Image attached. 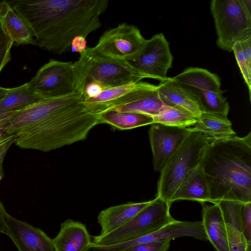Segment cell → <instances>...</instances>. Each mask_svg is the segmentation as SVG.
<instances>
[{
    "label": "cell",
    "mask_w": 251,
    "mask_h": 251,
    "mask_svg": "<svg viewBox=\"0 0 251 251\" xmlns=\"http://www.w3.org/2000/svg\"></svg>",
    "instance_id": "36"
},
{
    "label": "cell",
    "mask_w": 251,
    "mask_h": 251,
    "mask_svg": "<svg viewBox=\"0 0 251 251\" xmlns=\"http://www.w3.org/2000/svg\"><path fill=\"white\" fill-rule=\"evenodd\" d=\"M173 56L169 44L162 33L147 40L139 54L130 63L146 78L161 81L172 66Z\"/></svg>",
    "instance_id": "10"
},
{
    "label": "cell",
    "mask_w": 251,
    "mask_h": 251,
    "mask_svg": "<svg viewBox=\"0 0 251 251\" xmlns=\"http://www.w3.org/2000/svg\"><path fill=\"white\" fill-rule=\"evenodd\" d=\"M34 34L33 45L61 55L77 36L86 38L101 26L108 0H6Z\"/></svg>",
    "instance_id": "2"
},
{
    "label": "cell",
    "mask_w": 251,
    "mask_h": 251,
    "mask_svg": "<svg viewBox=\"0 0 251 251\" xmlns=\"http://www.w3.org/2000/svg\"><path fill=\"white\" fill-rule=\"evenodd\" d=\"M165 105L157 91L156 85L140 81L134 89L113 102L105 110L153 116Z\"/></svg>",
    "instance_id": "12"
},
{
    "label": "cell",
    "mask_w": 251,
    "mask_h": 251,
    "mask_svg": "<svg viewBox=\"0 0 251 251\" xmlns=\"http://www.w3.org/2000/svg\"><path fill=\"white\" fill-rule=\"evenodd\" d=\"M86 38L80 36H77L73 40L72 47L75 51L80 53L86 49Z\"/></svg>",
    "instance_id": "31"
},
{
    "label": "cell",
    "mask_w": 251,
    "mask_h": 251,
    "mask_svg": "<svg viewBox=\"0 0 251 251\" xmlns=\"http://www.w3.org/2000/svg\"><path fill=\"white\" fill-rule=\"evenodd\" d=\"M74 63V88L84 95L86 86L95 83L104 89L141 81L146 77L129 62L101 55L92 47L86 48Z\"/></svg>",
    "instance_id": "4"
},
{
    "label": "cell",
    "mask_w": 251,
    "mask_h": 251,
    "mask_svg": "<svg viewBox=\"0 0 251 251\" xmlns=\"http://www.w3.org/2000/svg\"><path fill=\"white\" fill-rule=\"evenodd\" d=\"M192 127H178L153 123L149 130L153 167L157 172L192 131Z\"/></svg>",
    "instance_id": "11"
},
{
    "label": "cell",
    "mask_w": 251,
    "mask_h": 251,
    "mask_svg": "<svg viewBox=\"0 0 251 251\" xmlns=\"http://www.w3.org/2000/svg\"><path fill=\"white\" fill-rule=\"evenodd\" d=\"M192 127L193 130L215 139L236 135L227 116L219 114L202 113Z\"/></svg>",
    "instance_id": "21"
},
{
    "label": "cell",
    "mask_w": 251,
    "mask_h": 251,
    "mask_svg": "<svg viewBox=\"0 0 251 251\" xmlns=\"http://www.w3.org/2000/svg\"><path fill=\"white\" fill-rule=\"evenodd\" d=\"M8 214L0 201V233H6L7 232V217Z\"/></svg>",
    "instance_id": "32"
},
{
    "label": "cell",
    "mask_w": 251,
    "mask_h": 251,
    "mask_svg": "<svg viewBox=\"0 0 251 251\" xmlns=\"http://www.w3.org/2000/svg\"><path fill=\"white\" fill-rule=\"evenodd\" d=\"M202 206L201 221L208 241L217 251H229L227 234L223 214L219 204Z\"/></svg>",
    "instance_id": "16"
},
{
    "label": "cell",
    "mask_w": 251,
    "mask_h": 251,
    "mask_svg": "<svg viewBox=\"0 0 251 251\" xmlns=\"http://www.w3.org/2000/svg\"><path fill=\"white\" fill-rule=\"evenodd\" d=\"M152 200L129 202L101 211L98 216V222L101 227L100 235L107 234L126 223L149 205Z\"/></svg>",
    "instance_id": "19"
},
{
    "label": "cell",
    "mask_w": 251,
    "mask_h": 251,
    "mask_svg": "<svg viewBox=\"0 0 251 251\" xmlns=\"http://www.w3.org/2000/svg\"><path fill=\"white\" fill-rule=\"evenodd\" d=\"M146 40L137 27L125 23L105 31L92 48L103 56L130 62L139 54Z\"/></svg>",
    "instance_id": "8"
},
{
    "label": "cell",
    "mask_w": 251,
    "mask_h": 251,
    "mask_svg": "<svg viewBox=\"0 0 251 251\" xmlns=\"http://www.w3.org/2000/svg\"><path fill=\"white\" fill-rule=\"evenodd\" d=\"M224 221L227 234L229 251H246L249 244L243 234L241 216L226 217Z\"/></svg>",
    "instance_id": "25"
},
{
    "label": "cell",
    "mask_w": 251,
    "mask_h": 251,
    "mask_svg": "<svg viewBox=\"0 0 251 251\" xmlns=\"http://www.w3.org/2000/svg\"><path fill=\"white\" fill-rule=\"evenodd\" d=\"M178 200L195 201L201 203L210 202L207 181L199 164L185 176L173 195L171 202Z\"/></svg>",
    "instance_id": "18"
},
{
    "label": "cell",
    "mask_w": 251,
    "mask_h": 251,
    "mask_svg": "<svg viewBox=\"0 0 251 251\" xmlns=\"http://www.w3.org/2000/svg\"><path fill=\"white\" fill-rule=\"evenodd\" d=\"M103 90L99 84L92 83L87 85L84 91L85 98H94L99 96Z\"/></svg>",
    "instance_id": "30"
},
{
    "label": "cell",
    "mask_w": 251,
    "mask_h": 251,
    "mask_svg": "<svg viewBox=\"0 0 251 251\" xmlns=\"http://www.w3.org/2000/svg\"><path fill=\"white\" fill-rule=\"evenodd\" d=\"M8 116L0 119V142L11 135L7 131Z\"/></svg>",
    "instance_id": "33"
},
{
    "label": "cell",
    "mask_w": 251,
    "mask_h": 251,
    "mask_svg": "<svg viewBox=\"0 0 251 251\" xmlns=\"http://www.w3.org/2000/svg\"><path fill=\"white\" fill-rule=\"evenodd\" d=\"M0 25L15 45H33L34 34L32 29L6 0L0 3Z\"/></svg>",
    "instance_id": "15"
},
{
    "label": "cell",
    "mask_w": 251,
    "mask_h": 251,
    "mask_svg": "<svg viewBox=\"0 0 251 251\" xmlns=\"http://www.w3.org/2000/svg\"><path fill=\"white\" fill-rule=\"evenodd\" d=\"M214 139L193 129L161 170L156 197L171 205V199L178 186L187 174L199 165L205 149Z\"/></svg>",
    "instance_id": "5"
},
{
    "label": "cell",
    "mask_w": 251,
    "mask_h": 251,
    "mask_svg": "<svg viewBox=\"0 0 251 251\" xmlns=\"http://www.w3.org/2000/svg\"><path fill=\"white\" fill-rule=\"evenodd\" d=\"M210 7L220 49L230 52L236 42L251 36V13L242 0H212Z\"/></svg>",
    "instance_id": "7"
},
{
    "label": "cell",
    "mask_w": 251,
    "mask_h": 251,
    "mask_svg": "<svg viewBox=\"0 0 251 251\" xmlns=\"http://www.w3.org/2000/svg\"><path fill=\"white\" fill-rule=\"evenodd\" d=\"M9 89V88L0 87V101L4 98Z\"/></svg>",
    "instance_id": "34"
},
{
    "label": "cell",
    "mask_w": 251,
    "mask_h": 251,
    "mask_svg": "<svg viewBox=\"0 0 251 251\" xmlns=\"http://www.w3.org/2000/svg\"><path fill=\"white\" fill-rule=\"evenodd\" d=\"M246 251H251V243L248 245Z\"/></svg>",
    "instance_id": "35"
},
{
    "label": "cell",
    "mask_w": 251,
    "mask_h": 251,
    "mask_svg": "<svg viewBox=\"0 0 251 251\" xmlns=\"http://www.w3.org/2000/svg\"><path fill=\"white\" fill-rule=\"evenodd\" d=\"M6 234L12 239L19 251H56L52 239L43 231L9 214Z\"/></svg>",
    "instance_id": "13"
},
{
    "label": "cell",
    "mask_w": 251,
    "mask_h": 251,
    "mask_svg": "<svg viewBox=\"0 0 251 251\" xmlns=\"http://www.w3.org/2000/svg\"><path fill=\"white\" fill-rule=\"evenodd\" d=\"M170 207L166 201L155 197L149 205L117 229L93 236L92 244L112 245L153 233L176 220L170 214Z\"/></svg>",
    "instance_id": "6"
},
{
    "label": "cell",
    "mask_w": 251,
    "mask_h": 251,
    "mask_svg": "<svg viewBox=\"0 0 251 251\" xmlns=\"http://www.w3.org/2000/svg\"><path fill=\"white\" fill-rule=\"evenodd\" d=\"M98 115L100 124H108L120 130L132 129L154 123L152 116L139 113L107 110Z\"/></svg>",
    "instance_id": "22"
},
{
    "label": "cell",
    "mask_w": 251,
    "mask_h": 251,
    "mask_svg": "<svg viewBox=\"0 0 251 251\" xmlns=\"http://www.w3.org/2000/svg\"><path fill=\"white\" fill-rule=\"evenodd\" d=\"M99 124L84 95L74 92L43 99L11 114L7 131L14 135V143L20 148L47 152L84 140Z\"/></svg>",
    "instance_id": "1"
},
{
    "label": "cell",
    "mask_w": 251,
    "mask_h": 251,
    "mask_svg": "<svg viewBox=\"0 0 251 251\" xmlns=\"http://www.w3.org/2000/svg\"><path fill=\"white\" fill-rule=\"evenodd\" d=\"M154 123L178 126L192 127L198 118L187 110L176 105H164L152 116Z\"/></svg>",
    "instance_id": "23"
},
{
    "label": "cell",
    "mask_w": 251,
    "mask_h": 251,
    "mask_svg": "<svg viewBox=\"0 0 251 251\" xmlns=\"http://www.w3.org/2000/svg\"><path fill=\"white\" fill-rule=\"evenodd\" d=\"M52 241L56 251H88L92 244L86 226L72 219L61 224L59 232Z\"/></svg>",
    "instance_id": "14"
},
{
    "label": "cell",
    "mask_w": 251,
    "mask_h": 251,
    "mask_svg": "<svg viewBox=\"0 0 251 251\" xmlns=\"http://www.w3.org/2000/svg\"><path fill=\"white\" fill-rule=\"evenodd\" d=\"M235 59L251 98V36L237 41L232 47Z\"/></svg>",
    "instance_id": "24"
},
{
    "label": "cell",
    "mask_w": 251,
    "mask_h": 251,
    "mask_svg": "<svg viewBox=\"0 0 251 251\" xmlns=\"http://www.w3.org/2000/svg\"><path fill=\"white\" fill-rule=\"evenodd\" d=\"M157 91L166 105H176L191 112L197 118L202 114L200 104L190 91L167 77L156 85Z\"/></svg>",
    "instance_id": "17"
},
{
    "label": "cell",
    "mask_w": 251,
    "mask_h": 251,
    "mask_svg": "<svg viewBox=\"0 0 251 251\" xmlns=\"http://www.w3.org/2000/svg\"><path fill=\"white\" fill-rule=\"evenodd\" d=\"M199 165L209 191L210 202L227 200L251 202V132L212 140Z\"/></svg>",
    "instance_id": "3"
},
{
    "label": "cell",
    "mask_w": 251,
    "mask_h": 251,
    "mask_svg": "<svg viewBox=\"0 0 251 251\" xmlns=\"http://www.w3.org/2000/svg\"><path fill=\"white\" fill-rule=\"evenodd\" d=\"M13 44L0 25V72L11 59L10 50Z\"/></svg>",
    "instance_id": "26"
},
{
    "label": "cell",
    "mask_w": 251,
    "mask_h": 251,
    "mask_svg": "<svg viewBox=\"0 0 251 251\" xmlns=\"http://www.w3.org/2000/svg\"><path fill=\"white\" fill-rule=\"evenodd\" d=\"M243 234L248 244L251 243V202L244 203L242 209Z\"/></svg>",
    "instance_id": "28"
},
{
    "label": "cell",
    "mask_w": 251,
    "mask_h": 251,
    "mask_svg": "<svg viewBox=\"0 0 251 251\" xmlns=\"http://www.w3.org/2000/svg\"><path fill=\"white\" fill-rule=\"evenodd\" d=\"M170 240H161L142 243L134 246L125 251H167Z\"/></svg>",
    "instance_id": "27"
},
{
    "label": "cell",
    "mask_w": 251,
    "mask_h": 251,
    "mask_svg": "<svg viewBox=\"0 0 251 251\" xmlns=\"http://www.w3.org/2000/svg\"><path fill=\"white\" fill-rule=\"evenodd\" d=\"M15 142V136L11 135L0 142V181L3 178L4 173L2 164L5 154L11 145Z\"/></svg>",
    "instance_id": "29"
},
{
    "label": "cell",
    "mask_w": 251,
    "mask_h": 251,
    "mask_svg": "<svg viewBox=\"0 0 251 251\" xmlns=\"http://www.w3.org/2000/svg\"><path fill=\"white\" fill-rule=\"evenodd\" d=\"M43 99L29 89L28 82L11 88L0 101V119L22 111Z\"/></svg>",
    "instance_id": "20"
},
{
    "label": "cell",
    "mask_w": 251,
    "mask_h": 251,
    "mask_svg": "<svg viewBox=\"0 0 251 251\" xmlns=\"http://www.w3.org/2000/svg\"><path fill=\"white\" fill-rule=\"evenodd\" d=\"M29 89L43 99L75 92L74 63L54 59L42 66L28 82Z\"/></svg>",
    "instance_id": "9"
}]
</instances>
